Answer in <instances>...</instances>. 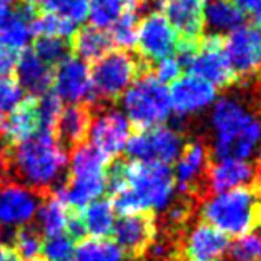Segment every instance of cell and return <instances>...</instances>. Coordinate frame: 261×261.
<instances>
[{"mask_svg": "<svg viewBox=\"0 0 261 261\" xmlns=\"http://www.w3.org/2000/svg\"><path fill=\"white\" fill-rule=\"evenodd\" d=\"M167 261H183L181 258H178V256H171V258H168Z\"/></svg>", "mask_w": 261, "mask_h": 261, "instance_id": "f907efd6", "label": "cell"}, {"mask_svg": "<svg viewBox=\"0 0 261 261\" xmlns=\"http://www.w3.org/2000/svg\"><path fill=\"white\" fill-rule=\"evenodd\" d=\"M178 43V34L160 12H150L138 22L135 47L146 67L171 57Z\"/></svg>", "mask_w": 261, "mask_h": 261, "instance_id": "9c48e42d", "label": "cell"}, {"mask_svg": "<svg viewBox=\"0 0 261 261\" xmlns=\"http://www.w3.org/2000/svg\"><path fill=\"white\" fill-rule=\"evenodd\" d=\"M258 200L253 190L237 188L230 192L213 193L200 206V216L226 237H243L256 225Z\"/></svg>", "mask_w": 261, "mask_h": 261, "instance_id": "277c9868", "label": "cell"}, {"mask_svg": "<svg viewBox=\"0 0 261 261\" xmlns=\"http://www.w3.org/2000/svg\"><path fill=\"white\" fill-rule=\"evenodd\" d=\"M10 173V146L0 138V180H5Z\"/></svg>", "mask_w": 261, "mask_h": 261, "instance_id": "7bdbcfd3", "label": "cell"}, {"mask_svg": "<svg viewBox=\"0 0 261 261\" xmlns=\"http://www.w3.org/2000/svg\"><path fill=\"white\" fill-rule=\"evenodd\" d=\"M113 47L112 37L108 32L97 27H80L75 30L70 40V48L82 62H97Z\"/></svg>", "mask_w": 261, "mask_h": 261, "instance_id": "603a6c76", "label": "cell"}, {"mask_svg": "<svg viewBox=\"0 0 261 261\" xmlns=\"http://www.w3.org/2000/svg\"><path fill=\"white\" fill-rule=\"evenodd\" d=\"M258 101H259V107H261V82H259V87H258Z\"/></svg>", "mask_w": 261, "mask_h": 261, "instance_id": "681fc988", "label": "cell"}, {"mask_svg": "<svg viewBox=\"0 0 261 261\" xmlns=\"http://www.w3.org/2000/svg\"><path fill=\"white\" fill-rule=\"evenodd\" d=\"M138 12L140 9L137 5L128 2V7L122 14V17L112 25L110 37L113 45L120 48H132L135 47L137 40V29H138Z\"/></svg>", "mask_w": 261, "mask_h": 261, "instance_id": "1f68e13d", "label": "cell"}, {"mask_svg": "<svg viewBox=\"0 0 261 261\" xmlns=\"http://www.w3.org/2000/svg\"><path fill=\"white\" fill-rule=\"evenodd\" d=\"M175 190L173 171L167 165L128 162L122 188L112 195L110 201L120 215H155L171 205Z\"/></svg>", "mask_w": 261, "mask_h": 261, "instance_id": "6da1fadb", "label": "cell"}, {"mask_svg": "<svg viewBox=\"0 0 261 261\" xmlns=\"http://www.w3.org/2000/svg\"><path fill=\"white\" fill-rule=\"evenodd\" d=\"M75 250V243L65 233L45 238L42 243L40 258L43 261H68Z\"/></svg>", "mask_w": 261, "mask_h": 261, "instance_id": "8d00e7d4", "label": "cell"}, {"mask_svg": "<svg viewBox=\"0 0 261 261\" xmlns=\"http://www.w3.org/2000/svg\"><path fill=\"white\" fill-rule=\"evenodd\" d=\"M168 93L171 112L178 117L196 115L212 107L216 100V88L206 80L190 73L178 77L171 84Z\"/></svg>", "mask_w": 261, "mask_h": 261, "instance_id": "9a60e30c", "label": "cell"}, {"mask_svg": "<svg viewBox=\"0 0 261 261\" xmlns=\"http://www.w3.org/2000/svg\"><path fill=\"white\" fill-rule=\"evenodd\" d=\"M243 23V15L231 0H206L205 25L213 35L230 34Z\"/></svg>", "mask_w": 261, "mask_h": 261, "instance_id": "484cf974", "label": "cell"}, {"mask_svg": "<svg viewBox=\"0 0 261 261\" xmlns=\"http://www.w3.org/2000/svg\"><path fill=\"white\" fill-rule=\"evenodd\" d=\"M18 55L20 54L17 50L0 45V77H9L12 72H15Z\"/></svg>", "mask_w": 261, "mask_h": 261, "instance_id": "b9f144b4", "label": "cell"}, {"mask_svg": "<svg viewBox=\"0 0 261 261\" xmlns=\"http://www.w3.org/2000/svg\"><path fill=\"white\" fill-rule=\"evenodd\" d=\"M223 48L237 79H250L258 73L261 68V29L241 23L226 34Z\"/></svg>", "mask_w": 261, "mask_h": 261, "instance_id": "8fae6325", "label": "cell"}, {"mask_svg": "<svg viewBox=\"0 0 261 261\" xmlns=\"http://www.w3.org/2000/svg\"><path fill=\"white\" fill-rule=\"evenodd\" d=\"M160 14L181 35V40H198L205 27L206 0H153Z\"/></svg>", "mask_w": 261, "mask_h": 261, "instance_id": "2e32d148", "label": "cell"}, {"mask_svg": "<svg viewBox=\"0 0 261 261\" xmlns=\"http://www.w3.org/2000/svg\"><path fill=\"white\" fill-rule=\"evenodd\" d=\"M208 170V150L200 142H192L183 146L175 167V187L181 193H193L200 187Z\"/></svg>", "mask_w": 261, "mask_h": 261, "instance_id": "ffe728a7", "label": "cell"}, {"mask_svg": "<svg viewBox=\"0 0 261 261\" xmlns=\"http://www.w3.org/2000/svg\"><path fill=\"white\" fill-rule=\"evenodd\" d=\"M62 103L54 93H43L37 97V113L40 120V132H52L57 118L60 115Z\"/></svg>", "mask_w": 261, "mask_h": 261, "instance_id": "74e56055", "label": "cell"}, {"mask_svg": "<svg viewBox=\"0 0 261 261\" xmlns=\"http://www.w3.org/2000/svg\"><path fill=\"white\" fill-rule=\"evenodd\" d=\"M68 175H98L105 173L110 160L92 143H82L72 150Z\"/></svg>", "mask_w": 261, "mask_h": 261, "instance_id": "4316f807", "label": "cell"}, {"mask_svg": "<svg viewBox=\"0 0 261 261\" xmlns=\"http://www.w3.org/2000/svg\"><path fill=\"white\" fill-rule=\"evenodd\" d=\"M0 122H2V118H0Z\"/></svg>", "mask_w": 261, "mask_h": 261, "instance_id": "f5cc1de1", "label": "cell"}, {"mask_svg": "<svg viewBox=\"0 0 261 261\" xmlns=\"http://www.w3.org/2000/svg\"><path fill=\"white\" fill-rule=\"evenodd\" d=\"M176 57L190 75H196L215 88L230 87L237 82L233 68L223 48V39L210 34L198 40H180Z\"/></svg>", "mask_w": 261, "mask_h": 261, "instance_id": "5b68a950", "label": "cell"}, {"mask_svg": "<svg viewBox=\"0 0 261 261\" xmlns=\"http://www.w3.org/2000/svg\"><path fill=\"white\" fill-rule=\"evenodd\" d=\"M231 261H261V228L248 231L228 248Z\"/></svg>", "mask_w": 261, "mask_h": 261, "instance_id": "d590c367", "label": "cell"}, {"mask_svg": "<svg viewBox=\"0 0 261 261\" xmlns=\"http://www.w3.org/2000/svg\"><path fill=\"white\" fill-rule=\"evenodd\" d=\"M17 84L29 97H40L52 87V68L43 63L30 48H25L18 55L15 67Z\"/></svg>", "mask_w": 261, "mask_h": 261, "instance_id": "7402d4cb", "label": "cell"}, {"mask_svg": "<svg viewBox=\"0 0 261 261\" xmlns=\"http://www.w3.org/2000/svg\"><path fill=\"white\" fill-rule=\"evenodd\" d=\"M228 248L230 240L226 234L201 221L183 240V261H220L228 253Z\"/></svg>", "mask_w": 261, "mask_h": 261, "instance_id": "e0dca14e", "label": "cell"}, {"mask_svg": "<svg viewBox=\"0 0 261 261\" xmlns=\"http://www.w3.org/2000/svg\"><path fill=\"white\" fill-rule=\"evenodd\" d=\"M122 108L130 125L138 130L163 125L171 115L168 88L153 73L143 72L122 95Z\"/></svg>", "mask_w": 261, "mask_h": 261, "instance_id": "8992f818", "label": "cell"}, {"mask_svg": "<svg viewBox=\"0 0 261 261\" xmlns=\"http://www.w3.org/2000/svg\"><path fill=\"white\" fill-rule=\"evenodd\" d=\"M181 70H183V67H181L180 60H178V57L171 55L160 62H156L153 77L158 82H162V84H168V82L173 84L178 77H181Z\"/></svg>", "mask_w": 261, "mask_h": 261, "instance_id": "ab89813d", "label": "cell"}, {"mask_svg": "<svg viewBox=\"0 0 261 261\" xmlns=\"http://www.w3.org/2000/svg\"><path fill=\"white\" fill-rule=\"evenodd\" d=\"M92 115L93 107L88 105H68L62 108L54 126V137L63 150L72 151L79 145L85 143Z\"/></svg>", "mask_w": 261, "mask_h": 261, "instance_id": "d6986e66", "label": "cell"}, {"mask_svg": "<svg viewBox=\"0 0 261 261\" xmlns=\"http://www.w3.org/2000/svg\"><path fill=\"white\" fill-rule=\"evenodd\" d=\"M75 30H77V25L52 14H39L32 22V34L37 37H55V39L67 40L72 39Z\"/></svg>", "mask_w": 261, "mask_h": 261, "instance_id": "d6a6232c", "label": "cell"}, {"mask_svg": "<svg viewBox=\"0 0 261 261\" xmlns=\"http://www.w3.org/2000/svg\"><path fill=\"white\" fill-rule=\"evenodd\" d=\"M122 250L108 240L85 238L75 246L72 258L68 261H123Z\"/></svg>", "mask_w": 261, "mask_h": 261, "instance_id": "83f0119b", "label": "cell"}, {"mask_svg": "<svg viewBox=\"0 0 261 261\" xmlns=\"http://www.w3.org/2000/svg\"><path fill=\"white\" fill-rule=\"evenodd\" d=\"M128 7L126 0H88V18L92 27H112Z\"/></svg>", "mask_w": 261, "mask_h": 261, "instance_id": "4dcf8cb0", "label": "cell"}, {"mask_svg": "<svg viewBox=\"0 0 261 261\" xmlns=\"http://www.w3.org/2000/svg\"><path fill=\"white\" fill-rule=\"evenodd\" d=\"M241 15L248 17L251 25L261 29V0H231Z\"/></svg>", "mask_w": 261, "mask_h": 261, "instance_id": "60d3db41", "label": "cell"}, {"mask_svg": "<svg viewBox=\"0 0 261 261\" xmlns=\"http://www.w3.org/2000/svg\"><path fill=\"white\" fill-rule=\"evenodd\" d=\"M35 228L40 231L42 237L50 238L57 234L65 233L67 220H68V208L54 195L43 196L39 208H37Z\"/></svg>", "mask_w": 261, "mask_h": 261, "instance_id": "d4e9b609", "label": "cell"}, {"mask_svg": "<svg viewBox=\"0 0 261 261\" xmlns=\"http://www.w3.org/2000/svg\"><path fill=\"white\" fill-rule=\"evenodd\" d=\"M253 171H254V176H253L254 185H256L258 192H261V153H259V158L256 162V168H254Z\"/></svg>", "mask_w": 261, "mask_h": 261, "instance_id": "bcb514c9", "label": "cell"}, {"mask_svg": "<svg viewBox=\"0 0 261 261\" xmlns=\"http://www.w3.org/2000/svg\"><path fill=\"white\" fill-rule=\"evenodd\" d=\"M67 165V151L59 145L52 132H39L10 150V171L42 196L54 193Z\"/></svg>", "mask_w": 261, "mask_h": 261, "instance_id": "3957f363", "label": "cell"}, {"mask_svg": "<svg viewBox=\"0 0 261 261\" xmlns=\"http://www.w3.org/2000/svg\"><path fill=\"white\" fill-rule=\"evenodd\" d=\"M42 243H43V237L35 228V225H25V226L17 228V230L12 233V238L9 243H4V245L10 246L20 259L29 261V259L40 258Z\"/></svg>", "mask_w": 261, "mask_h": 261, "instance_id": "f1b7e54d", "label": "cell"}, {"mask_svg": "<svg viewBox=\"0 0 261 261\" xmlns=\"http://www.w3.org/2000/svg\"><path fill=\"white\" fill-rule=\"evenodd\" d=\"M39 10L62 17L70 23H84L88 17V0H35Z\"/></svg>", "mask_w": 261, "mask_h": 261, "instance_id": "f546056e", "label": "cell"}, {"mask_svg": "<svg viewBox=\"0 0 261 261\" xmlns=\"http://www.w3.org/2000/svg\"><path fill=\"white\" fill-rule=\"evenodd\" d=\"M88 137L92 145L100 150L108 160H113L125 150L130 138V122L125 113L110 107H98L92 115Z\"/></svg>", "mask_w": 261, "mask_h": 261, "instance_id": "5bb4252c", "label": "cell"}, {"mask_svg": "<svg viewBox=\"0 0 261 261\" xmlns=\"http://www.w3.org/2000/svg\"><path fill=\"white\" fill-rule=\"evenodd\" d=\"M29 261H43L42 258H35V259H29Z\"/></svg>", "mask_w": 261, "mask_h": 261, "instance_id": "816d5d0a", "label": "cell"}, {"mask_svg": "<svg viewBox=\"0 0 261 261\" xmlns=\"http://www.w3.org/2000/svg\"><path fill=\"white\" fill-rule=\"evenodd\" d=\"M0 261H22L7 245H0Z\"/></svg>", "mask_w": 261, "mask_h": 261, "instance_id": "f6af8a7d", "label": "cell"}, {"mask_svg": "<svg viewBox=\"0 0 261 261\" xmlns=\"http://www.w3.org/2000/svg\"><path fill=\"white\" fill-rule=\"evenodd\" d=\"M126 2H130V4H133V5H137V7L140 9L142 5L146 4V0H126Z\"/></svg>", "mask_w": 261, "mask_h": 261, "instance_id": "7dc6e473", "label": "cell"}, {"mask_svg": "<svg viewBox=\"0 0 261 261\" xmlns=\"http://www.w3.org/2000/svg\"><path fill=\"white\" fill-rule=\"evenodd\" d=\"M43 196L17 180H0V226L20 228L35 218Z\"/></svg>", "mask_w": 261, "mask_h": 261, "instance_id": "4fadbf2b", "label": "cell"}, {"mask_svg": "<svg viewBox=\"0 0 261 261\" xmlns=\"http://www.w3.org/2000/svg\"><path fill=\"white\" fill-rule=\"evenodd\" d=\"M256 221H259V225H261V201L258 203V206H256Z\"/></svg>", "mask_w": 261, "mask_h": 261, "instance_id": "c3c4849f", "label": "cell"}, {"mask_svg": "<svg viewBox=\"0 0 261 261\" xmlns=\"http://www.w3.org/2000/svg\"><path fill=\"white\" fill-rule=\"evenodd\" d=\"M210 125L216 160L251 158L261 146V117L234 97L215 100Z\"/></svg>", "mask_w": 261, "mask_h": 261, "instance_id": "7a4b0ae2", "label": "cell"}, {"mask_svg": "<svg viewBox=\"0 0 261 261\" xmlns=\"http://www.w3.org/2000/svg\"><path fill=\"white\" fill-rule=\"evenodd\" d=\"M158 234L155 215L135 213L122 215L115 220L112 238L125 258L142 259Z\"/></svg>", "mask_w": 261, "mask_h": 261, "instance_id": "7c38bea8", "label": "cell"}, {"mask_svg": "<svg viewBox=\"0 0 261 261\" xmlns=\"http://www.w3.org/2000/svg\"><path fill=\"white\" fill-rule=\"evenodd\" d=\"M145 63L126 50H110L93 62L90 80L97 101L113 103L128 90L140 75L146 72Z\"/></svg>", "mask_w": 261, "mask_h": 261, "instance_id": "52a82bcc", "label": "cell"}, {"mask_svg": "<svg viewBox=\"0 0 261 261\" xmlns=\"http://www.w3.org/2000/svg\"><path fill=\"white\" fill-rule=\"evenodd\" d=\"M40 132V120L37 113V97H23L14 110L0 122V133L9 146H15Z\"/></svg>", "mask_w": 261, "mask_h": 261, "instance_id": "ac0fdd59", "label": "cell"}, {"mask_svg": "<svg viewBox=\"0 0 261 261\" xmlns=\"http://www.w3.org/2000/svg\"><path fill=\"white\" fill-rule=\"evenodd\" d=\"M183 137L180 132L167 125L138 130L125 145V155L132 162L143 163H173L183 150Z\"/></svg>", "mask_w": 261, "mask_h": 261, "instance_id": "ba28073f", "label": "cell"}, {"mask_svg": "<svg viewBox=\"0 0 261 261\" xmlns=\"http://www.w3.org/2000/svg\"><path fill=\"white\" fill-rule=\"evenodd\" d=\"M10 4H12V0H0V29H2L12 18V15H14Z\"/></svg>", "mask_w": 261, "mask_h": 261, "instance_id": "ee69618b", "label": "cell"}, {"mask_svg": "<svg viewBox=\"0 0 261 261\" xmlns=\"http://www.w3.org/2000/svg\"><path fill=\"white\" fill-rule=\"evenodd\" d=\"M32 52L39 57L43 63L52 67L59 65L62 60L70 57L72 48H70V40L55 39V37H37Z\"/></svg>", "mask_w": 261, "mask_h": 261, "instance_id": "836d02e7", "label": "cell"}, {"mask_svg": "<svg viewBox=\"0 0 261 261\" xmlns=\"http://www.w3.org/2000/svg\"><path fill=\"white\" fill-rule=\"evenodd\" d=\"M52 87L54 95L60 101H68L72 105H88L98 103L95 97L90 70L87 63L77 57H67L59 65H55L52 72Z\"/></svg>", "mask_w": 261, "mask_h": 261, "instance_id": "30bf717a", "label": "cell"}, {"mask_svg": "<svg viewBox=\"0 0 261 261\" xmlns=\"http://www.w3.org/2000/svg\"><path fill=\"white\" fill-rule=\"evenodd\" d=\"M32 34V23L23 20L17 14L12 15V18L0 29V45L12 50H20L27 47Z\"/></svg>", "mask_w": 261, "mask_h": 261, "instance_id": "e575fe53", "label": "cell"}, {"mask_svg": "<svg viewBox=\"0 0 261 261\" xmlns=\"http://www.w3.org/2000/svg\"><path fill=\"white\" fill-rule=\"evenodd\" d=\"M23 100V92L10 77H0V113H9Z\"/></svg>", "mask_w": 261, "mask_h": 261, "instance_id": "f35d334b", "label": "cell"}, {"mask_svg": "<svg viewBox=\"0 0 261 261\" xmlns=\"http://www.w3.org/2000/svg\"><path fill=\"white\" fill-rule=\"evenodd\" d=\"M205 176L210 192L221 193L237 188H246L253 181L254 171L250 162L225 158V160H216V163L206 170Z\"/></svg>", "mask_w": 261, "mask_h": 261, "instance_id": "44dd1931", "label": "cell"}, {"mask_svg": "<svg viewBox=\"0 0 261 261\" xmlns=\"http://www.w3.org/2000/svg\"><path fill=\"white\" fill-rule=\"evenodd\" d=\"M85 231L93 240H107L115 225V210L110 200H95L80 210Z\"/></svg>", "mask_w": 261, "mask_h": 261, "instance_id": "cb8c5ba5", "label": "cell"}]
</instances>
